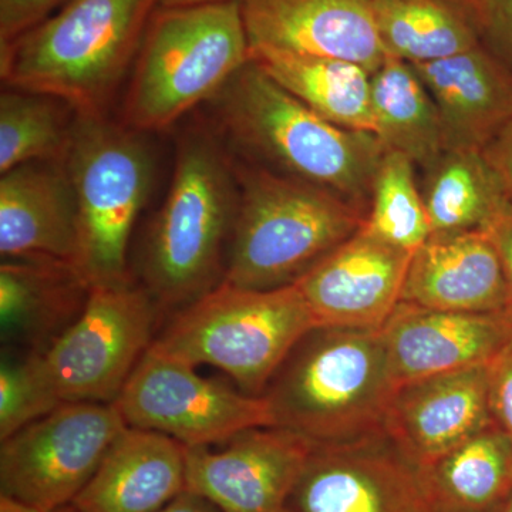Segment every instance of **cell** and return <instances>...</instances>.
<instances>
[{
  "mask_svg": "<svg viewBox=\"0 0 512 512\" xmlns=\"http://www.w3.org/2000/svg\"><path fill=\"white\" fill-rule=\"evenodd\" d=\"M210 101L220 137L244 160L332 192L367 215L384 156L375 134L329 123L252 59Z\"/></svg>",
  "mask_w": 512,
  "mask_h": 512,
  "instance_id": "6da1fadb",
  "label": "cell"
},
{
  "mask_svg": "<svg viewBox=\"0 0 512 512\" xmlns=\"http://www.w3.org/2000/svg\"><path fill=\"white\" fill-rule=\"evenodd\" d=\"M238 200L224 140L205 127L185 131L143 256L144 286L161 309L180 311L224 281Z\"/></svg>",
  "mask_w": 512,
  "mask_h": 512,
  "instance_id": "7a4b0ae2",
  "label": "cell"
},
{
  "mask_svg": "<svg viewBox=\"0 0 512 512\" xmlns=\"http://www.w3.org/2000/svg\"><path fill=\"white\" fill-rule=\"evenodd\" d=\"M394 389L380 329L316 326L286 357L262 397L272 427L313 446L384 431Z\"/></svg>",
  "mask_w": 512,
  "mask_h": 512,
  "instance_id": "3957f363",
  "label": "cell"
},
{
  "mask_svg": "<svg viewBox=\"0 0 512 512\" xmlns=\"http://www.w3.org/2000/svg\"><path fill=\"white\" fill-rule=\"evenodd\" d=\"M158 8L160 0H70L0 49L2 82L76 113H106Z\"/></svg>",
  "mask_w": 512,
  "mask_h": 512,
  "instance_id": "277c9868",
  "label": "cell"
},
{
  "mask_svg": "<svg viewBox=\"0 0 512 512\" xmlns=\"http://www.w3.org/2000/svg\"><path fill=\"white\" fill-rule=\"evenodd\" d=\"M238 211L228 284L271 291L299 281L363 227L366 215L332 192L232 154Z\"/></svg>",
  "mask_w": 512,
  "mask_h": 512,
  "instance_id": "5b68a950",
  "label": "cell"
},
{
  "mask_svg": "<svg viewBox=\"0 0 512 512\" xmlns=\"http://www.w3.org/2000/svg\"><path fill=\"white\" fill-rule=\"evenodd\" d=\"M251 60L241 0L158 8L134 63L123 123L164 131L210 101Z\"/></svg>",
  "mask_w": 512,
  "mask_h": 512,
  "instance_id": "8992f818",
  "label": "cell"
},
{
  "mask_svg": "<svg viewBox=\"0 0 512 512\" xmlns=\"http://www.w3.org/2000/svg\"><path fill=\"white\" fill-rule=\"evenodd\" d=\"M316 326L296 284L255 291L222 281L177 311L153 346L194 367H217L241 392L262 397L289 353Z\"/></svg>",
  "mask_w": 512,
  "mask_h": 512,
  "instance_id": "52a82bcc",
  "label": "cell"
},
{
  "mask_svg": "<svg viewBox=\"0 0 512 512\" xmlns=\"http://www.w3.org/2000/svg\"><path fill=\"white\" fill-rule=\"evenodd\" d=\"M146 133L76 113L64 157L79 212L77 268L90 286L130 281L128 244L153 187L156 160Z\"/></svg>",
  "mask_w": 512,
  "mask_h": 512,
  "instance_id": "ba28073f",
  "label": "cell"
},
{
  "mask_svg": "<svg viewBox=\"0 0 512 512\" xmlns=\"http://www.w3.org/2000/svg\"><path fill=\"white\" fill-rule=\"evenodd\" d=\"M163 311L133 281L94 285L77 319L35 357L60 403H114L154 342Z\"/></svg>",
  "mask_w": 512,
  "mask_h": 512,
  "instance_id": "9c48e42d",
  "label": "cell"
},
{
  "mask_svg": "<svg viewBox=\"0 0 512 512\" xmlns=\"http://www.w3.org/2000/svg\"><path fill=\"white\" fill-rule=\"evenodd\" d=\"M127 429L114 403L67 402L0 446V495L53 512L72 504Z\"/></svg>",
  "mask_w": 512,
  "mask_h": 512,
  "instance_id": "30bf717a",
  "label": "cell"
},
{
  "mask_svg": "<svg viewBox=\"0 0 512 512\" xmlns=\"http://www.w3.org/2000/svg\"><path fill=\"white\" fill-rule=\"evenodd\" d=\"M114 404L127 427L165 434L185 447L224 444L242 431L272 424L264 397L202 377L153 343Z\"/></svg>",
  "mask_w": 512,
  "mask_h": 512,
  "instance_id": "8fae6325",
  "label": "cell"
},
{
  "mask_svg": "<svg viewBox=\"0 0 512 512\" xmlns=\"http://www.w3.org/2000/svg\"><path fill=\"white\" fill-rule=\"evenodd\" d=\"M285 512H443L426 468L386 431L313 446Z\"/></svg>",
  "mask_w": 512,
  "mask_h": 512,
  "instance_id": "7c38bea8",
  "label": "cell"
},
{
  "mask_svg": "<svg viewBox=\"0 0 512 512\" xmlns=\"http://www.w3.org/2000/svg\"><path fill=\"white\" fill-rule=\"evenodd\" d=\"M313 444L281 427H255L222 450L185 447L187 490L221 512H285Z\"/></svg>",
  "mask_w": 512,
  "mask_h": 512,
  "instance_id": "4fadbf2b",
  "label": "cell"
},
{
  "mask_svg": "<svg viewBox=\"0 0 512 512\" xmlns=\"http://www.w3.org/2000/svg\"><path fill=\"white\" fill-rule=\"evenodd\" d=\"M412 256L363 224L296 285L316 325L382 329L402 302Z\"/></svg>",
  "mask_w": 512,
  "mask_h": 512,
  "instance_id": "5bb4252c",
  "label": "cell"
},
{
  "mask_svg": "<svg viewBox=\"0 0 512 512\" xmlns=\"http://www.w3.org/2000/svg\"><path fill=\"white\" fill-rule=\"evenodd\" d=\"M382 338L394 386L487 366L512 339L507 312L437 311L400 302Z\"/></svg>",
  "mask_w": 512,
  "mask_h": 512,
  "instance_id": "9a60e30c",
  "label": "cell"
},
{
  "mask_svg": "<svg viewBox=\"0 0 512 512\" xmlns=\"http://www.w3.org/2000/svg\"><path fill=\"white\" fill-rule=\"evenodd\" d=\"M252 49L333 57L376 72L384 60L373 0H241Z\"/></svg>",
  "mask_w": 512,
  "mask_h": 512,
  "instance_id": "2e32d148",
  "label": "cell"
},
{
  "mask_svg": "<svg viewBox=\"0 0 512 512\" xmlns=\"http://www.w3.org/2000/svg\"><path fill=\"white\" fill-rule=\"evenodd\" d=\"M491 424L488 370L477 366L397 386L384 431L426 468Z\"/></svg>",
  "mask_w": 512,
  "mask_h": 512,
  "instance_id": "e0dca14e",
  "label": "cell"
},
{
  "mask_svg": "<svg viewBox=\"0 0 512 512\" xmlns=\"http://www.w3.org/2000/svg\"><path fill=\"white\" fill-rule=\"evenodd\" d=\"M0 254L77 266L79 212L64 161H33L2 174Z\"/></svg>",
  "mask_w": 512,
  "mask_h": 512,
  "instance_id": "ac0fdd59",
  "label": "cell"
},
{
  "mask_svg": "<svg viewBox=\"0 0 512 512\" xmlns=\"http://www.w3.org/2000/svg\"><path fill=\"white\" fill-rule=\"evenodd\" d=\"M402 302L437 311L507 312L503 268L483 229L431 235L413 252Z\"/></svg>",
  "mask_w": 512,
  "mask_h": 512,
  "instance_id": "d6986e66",
  "label": "cell"
},
{
  "mask_svg": "<svg viewBox=\"0 0 512 512\" xmlns=\"http://www.w3.org/2000/svg\"><path fill=\"white\" fill-rule=\"evenodd\" d=\"M413 66L439 110L446 150L483 151L511 119L512 69L484 43Z\"/></svg>",
  "mask_w": 512,
  "mask_h": 512,
  "instance_id": "ffe728a7",
  "label": "cell"
},
{
  "mask_svg": "<svg viewBox=\"0 0 512 512\" xmlns=\"http://www.w3.org/2000/svg\"><path fill=\"white\" fill-rule=\"evenodd\" d=\"M185 490V446L127 427L72 505L80 512H158Z\"/></svg>",
  "mask_w": 512,
  "mask_h": 512,
  "instance_id": "44dd1931",
  "label": "cell"
},
{
  "mask_svg": "<svg viewBox=\"0 0 512 512\" xmlns=\"http://www.w3.org/2000/svg\"><path fill=\"white\" fill-rule=\"evenodd\" d=\"M89 282L76 265L53 259H3L0 330L3 343L43 352L82 313Z\"/></svg>",
  "mask_w": 512,
  "mask_h": 512,
  "instance_id": "7402d4cb",
  "label": "cell"
},
{
  "mask_svg": "<svg viewBox=\"0 0 512 512\" xmlns=\"http://www.w3.org/2000/svg\"><path fill=\"white\" fill-rule=\"evenodd\" d=\"M251 59L323 119L373 133L372 72L348 60L285 50H251Z\"/></svg>",
  "mask_w": 512,
  "mask_h": 512,
  "instance_id": "603a6c76",
  "label": "cell"
},
{
  "mask_svg": "<svg viewBox=\"0 0 512 512\" xmlns=\"http://www.w3.org/2000/svg\"><path fill=\"white\" fill-rule=\"evenodd\" d=\"M373 134L424 171L446 151L439 110L413 64L387 56L372 73Z\"/></svg>",
  "mask_w": 512,
  "mask_h": 512,
  "instance_id": "cb8c5ba5",
  "label": "cell"
},
{
  "mask_svg": "<svg viewBox=\"0 0 512 512\" xmlns=\"http://www.w3.org/2000/svg\"><path fill=\"white\" fill-rule=\"evenodd\" d=\"M387 56L410 64L447 59L480 45L473 6L460 0H373Z\"/></svg>",
  "mask_w": 512,
  "mask_h": 512,
  "instance_id": "d4e9b609",
  "label": "cell"
},
{
  "mask_svg": "<svg viewBox=\"0 0 512 512\" xmlns=\"http://www.w3.org/2000/svg\"><path fill=\"white\" fill-rule=\"evenodd\" d=\"M443 512H500L512 494V441L495 424L426 467Z\"/></svg>",
  "mask_w": 512,
  "mask_h": 512,
  "instance_id": "484cf974",
  "label": "cell"
},
{
  "mask_svg": "<svg viewBox=\"0 0 512 512\" xmlns=\"http://www.w3.org/2000/svg\"><path fill=\"white\" fill-rule=\"evenodd\" d=\"M423 200L431 235L483 229L505 200L483 151L446 150L429 170Z\"/></svg>",
  "mask_w": 512,
  "mask_h": 512,
  "instance_id": "4316f807",
  "label": "cell"
},
{
  "mask_svg": "<svg viewBox=\"0 0 512 512\" xmlns=\"http://www.w3.org/2000/svg\"><path fill=\"white\" fill-rule=\"evenodd\" d=\"M76 111L49 94L3 87L0 174L33 161H64Z\"/></svg>",
  "mask_w": 512,
  "mask_h": 512,
  "instance_id": "83f0119b",
  "label": "cell"
},
{
  "mask_svg": "<svg viewBox=\"0 0 512 512\" xmlns=\"http://www.w3.org/2000/svg\"><path fill=\"white\" fill-rule=\"evenodd\" d=\"M417 165L396 151H384L373 183L365 228L404 251L416 252L430 238Z\"/></svg>",
  "mask_w": 512,
  "mask_h": 512,
  "instance_id": "f1b7e54d",
  "label": "cell"
},
{
  "mask_svg": "<svg viewBox=\"0 0 512 512\" xmlns=\"http://www.w3.org/2000/svg\"><path fill=\"white\" fill-rule=\"evenodd\" d=\"M37 369L35 357L5 356L0 365V440L60 406Z\"/></svg>",
  "mask_w": 512,
  "mask_h": 512,
  "instance_id": "f546056e",
  "label": "cell"
},
{
  "mask_svg": "<svg viewBox=\"0 0 512 512\" xmlns=\"http://www.w3.org/2000/svg\"><path fill=\"white\" fill-rule=\"evenodd\" d=\"M481 42L512 69V0H473Z\"/></svg>",
  "mask_w": 512,
  "mask_h": 512,
  "instance_id": "4dcf8cb0",
  "label": "cell"
},
{
  "mask_svg": "<svg viewBox=\"0 0 512 512\" xmlns=\"http://www.w3.org/2000/svg\"><path fill=\"white\" fill-rule=\"evenodd\" d=\"M70 0H0V49L42 23Z\"/></svg>",
  "mask_w": 512,
  "mask_h": 512,
  "instance_id": "1f68e13d",
  "label": "cell"
},
{
  "mask_svg": "<svg viewBox=\"0 0 512 512\" xmlns=\"http://www.w3.org/2000/svg\"><path fill=\"white\" fill-rule=\"evenodd\" d=\"M493 423L512 441V339L487 365Z\"/></svg>",
  "mask_w": 512,
  "mask_h": 512,
  "instance_id": "d6a6232c",
  "label": "cell"
},
{
  "mask_svg": "<svg viewBox=\"0 0 512 512\" xmlns=\"http://www.w3.org/2000/svg\"><path fill=\"white\" fill-rule=\"evenodd\" d=\"M483 231L493 242L507 285V313L512 318V201L505 200L494 212Z\"/></svg>",
  "mask_w": 512,
  "mask_h": 512,
  "instance_id": "836d02e7",
  "label": "cell"
},
{
  "mask_svg": "<svg viewBox=\"0 0 512 512\" xmlns=\"http://www.w3.org/2000/svg\"><path fill=\"white\" fill-rule=\"evenodd\" d=\"M485 158L512 201V117L483 150Z\"/></svg>",
  "mask_w": 512,
  "mask_h": 512,
  "instance_id": "e575fe53",
  "label": "cell"
},
{
  "mask_svg": "<svg viewBox=\"0 0 512 512\" xmlns=\"http://www.w3.org/2000/svg\"><path fill=\"white\" fill-rule=\"evenodd\" d=\"M158 512H221L201 495L185 490Z\"/></svg>",
  "mask_w": 512,
  "mask_h": 512,
  "instance_id": "d590c367",
  "label": "cell"
},
{
  "mask_svg": "<svg viewBox=\"0 0 512 512\" xmlns=\"http://www.w3.org/2000/svg\"><path fill=\"white\" fill-rule=\"evenodd\" d=\"M0 512H43L36 510V508L29 507V505L19 503V501L12 500V498L3 497L0 495Z\"/></svg>",
  "mask_w": 512,
  "mask_h": 512,
  "instance_id": "8d00e7d4",
  "label": "cell"
},
{
  "mask_svg": "<svg viewBox=\"0 0 512 512\" xmlns=\"http://www.w3.org/2000/svg\"><path fill=\"white\" fill-rule=\"evenodd\" d=\"M228 2V0H160V8H178V6L205 5V3Z\"/></svg>",
  "mask_w": 512,
  "mask_h": 512,
  "instance_id": "74e56055",
  "label": "cell"
},
{
  "mask_svg": "<svg viewBox=\"0 0 512 512\" xmlns=\"http://www.w3.org/2000/svg\"><path fill=\"white\" fill-rule=\"evenodd\" d=\"M500 512H512V494L508 497V500L505 501L503 508H501Z\"/></svg>",
  "mask_w": 512,
  "mask_h": 512,
  "instance_id": "f35d334b",
  "label": "cell"
},
{
  "mask_svg": "<svg viewBox=\"0 0 512 512\" xmlns=\"http://www.w3.org/2000/svg\"><path fill=\"white\" fill-rule=\"evenodd\" d=\"M53 512H80L77 508H74L72 504L64 505V507L59 508V510Z\"/></svg>",
  "mask_w": 512,
  "mask_h": 512,
  "instance_id": "ab89813d",
  "label": "cell"
},
{
  "mask_svg": "<svg viewBox=\"0 0 512 512\" xmlns=\"http://www.w3.org/2000/svg\"><path fill=\"white\" fill-rule=\"evenodd\" d=\"M460 2H468V3H471V2H473V0H460Z\"/></svg>",
  "mask_w": 512,
  "mask_h": 512,
  "instance_id": "60d3db41",
  "label": "cell"
}]
</instances>
